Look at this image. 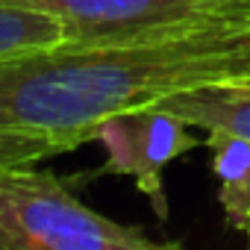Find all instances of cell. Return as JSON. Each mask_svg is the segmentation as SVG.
<instances>
[{
	"label": "cell",
	"instance_id": "obj_1",
	"mask_svg": "<svg viewBox=\"0 0 250 250\" xmlns=\"http://www.w3.org/2000/svg\"><path fill=\"white\" fill-rule=\"evenodd\" d=\"M247 74L250 12L221 9L133 39H62L0 59V130L77 150L118 112Z\"/></svg>",
	"mask_w": 250,
	"mask_h": 250
},
{
	"label": "cell",
	"instance_id": "obj_5",
	"mask_svg": "<svg viewBox=\"0 0 250 250\" xmlns=\"http://www.w3.org/2000/svg\"><path fill=\"white\" fill-rule=\"evenodd\" d=\"M156 106L180 115L194 130H227L250 139V88L238 83H212L186 91H174Z\"/></svg>",
	"mask_w": 250,
	"mask_h": 250
},
{
	"label": "cell",
	"instance_id": "obj_3",
	"mask_svg": "<svg viewBox=\"0 0 250 250\" xmlns=\"http://www.w3.org/2000/svg\"><path fill=\"white\" fill-rule=\"evenodd\" d=\"M191 130L194 127L188 121L156 103L118 112L100 121L91 136V142L106 150L103 165L94 168L91 177H130L136 188L150 200L156 218L168 221L171 206L162 174L174 159L203 145Z\"/></svg>",
	"mask_w": 250,
	"mask_h": 250
},
{
	"label": "cell",
	"instance_id": "obj_8",
	"mask_svg": "<svg viewBox=\"0 0 250 250\" xmlns=\"http://www.w3.org/2000/svg\"><path fill=\"white\" fill-rule=\"evenodd\" d=\"M71 153L62 142L44 139V136H24V133H6L0 130V171L12 168V165H30L42 162L50 156Z\"/></svg>",
	"mask_w": 250,
	"mask_h": 250
},
{
	"label": "cell",
	"instance_id": "obj_6",
	"mask_svg": "<svg viewBox=\"0 0 250 250\" xmlns=\"http://www.w3.org/2000/svg\"><path fill=\"white\" fill-rule=\"evenodd\" d=\"M209 150V168L218 180V203L229 229L250 235V139L209 130L203 139Z\"/></svg>",
	"mask_w": 250,
	"mask_h": 250
},
{
	"label": "cell",
	"instance_id": "obj_4",
	"mask_svg": "<svg viewBox=\"0 0 250 250\" xmlns=\"http://www.w3.org/2000/svg\"><path fill=\"white\" fill-rule=\"evenodd\" d=\"M53 15L68 39H133L221 12V0H18Z\"/></svg>",
	"mask_w": 250,
	"mask_h": 250
},
{
	"label": "cell",
	"instance_id": "obj_2",
	"mask_svg": "<svg viewBox=\"0 0 250 250\" xmlns=\"http://www.w3.org/2000/svg\"><path fill=\"white\" fill-rule=\"evenodd\" d=\"M136 224L85 206L53 171L12 165L0 171V250H177Z\"/></svg>",
	"mask_w": 250,
	"mask_h": 250
},
{
	"label": "cell",
	"instance_id": "obj_9",
	"mask_svg": "<svg viewBox=\"0 0 250 250\" xmlns=\"http://www.w3.org/2000/svg\"><path fill=\"white\" fill-rule=\"evenodd\" d=\"M224 12H250V0H221Z\"/></svg>",
	"mask_w": 250,
	"mask_h": 250
},
{
	"label": "cell",
	"instance_id": "obj_7",
	"mask_svg": "<svg viewBox=\"0 0 250 250\" xmlns=\"http://www.w3.org/2000/svg\"><path fill=\"white\" fill-rule=\"evenodd\" d=\"M62 39H68V33L53 15L18 0H0V59Z\"/></svg>",
	"mask_w": 250,
	"mask_h": 250
},
{
	"label": "cell",
	"instance_id": "obj_10",
	"mask_svg": "<svg viewBox=\"0 0 250 250\" xmlns=\"http://www.w3.org/2000/svg\"><path fill=\"white\" fill-rule=\"evenodd\" d=\"M232 83H238V85H247V88H250V74H247V77H241V80H232Z\"/></svg>",
	"mask_w": 250,
	"mask_h": 250
}]
</instances>
